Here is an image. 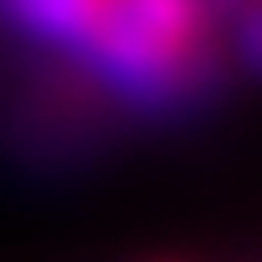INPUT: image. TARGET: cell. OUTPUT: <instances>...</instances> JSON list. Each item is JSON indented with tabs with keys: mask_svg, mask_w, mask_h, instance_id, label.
<instances>
[{
	"mask_svg": "<svg viewBox=\"0 0 262 262\" xmlns=\"http://www.w3.org/2000/svg\"><path fill=\"white\" fill-rule=\"evenodd\" d=\"M230 54H235L241 70L262 75V0H246V6L235 11V21H230Z\"/></svg>",
	"mask_w": 262,
	"mask_h": 262,
	"instance_id": "obj_3",
	"label": "cell"
},
{
	"mask_svg": "<svg viewBox=\"0 0 262 262\" xmlns=\"http://www.w3.org/2000/svg\"><path fill=\"white\" fill-rule=\"evenodd\" d=\"M246 0H198V11H204L209 27H220V21H235V11H241Z\"/></svg>",
	"mask_w": 262,
	"mask_h": 262,
	"instance_id": "obj_4",
	"label": "cell"
},
{
	"mask_svg": "<svg viewBox=\"0 0 262 262\" xmlns=\"http://www.w3.org/2000/svg\"><path fill=\"white\" fill-rule=\"evenodd\" d=\"M107 0H0V21L32 43L54 49H80L91 27L102 21Z\"/></svg>",
	"mask_w": 262,
	"mask_h": 262,
	"instance_id": "obj_2",
	"label": "cell"
},
{
	"mask_svg": "<svg viewBox=\"0 0 262 262\" xmlns=\"http://www.w3.org/2000/svg\"><path fill=\"white\" fill-rule=\"evenodd\" d=\"M75 59L145 118L193 113L230 75L198 0H107Z\"/></svg>",
	"mask_w": 262,
	"mask_h": 262,
	"instance_id": "obj_1",
	"label": "cell"
}]
</instances>
